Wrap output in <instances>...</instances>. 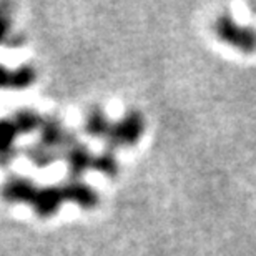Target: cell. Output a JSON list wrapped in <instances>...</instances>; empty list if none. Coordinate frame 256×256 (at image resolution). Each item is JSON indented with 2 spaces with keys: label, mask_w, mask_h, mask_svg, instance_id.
Wrapping results in <instances>:
<instances>
[{
  "label": "cell",
  "mask_w": 256,
  "mask_h": 256,
  "mask_svg": "<svg viewBox=\"0 0 256 256\" xmlns=\"http://www.w3.org/2000/svg\"><path fill=\"white\" fill-rule=\"evenodd\" d=\"M143 130H145L143 116L138 112H128L120 122L112 124L105 140L110 146H132L140 140Z\"/></svg>",
  "instance_id": "cell-1"
},
{
  "label": "cell",
  "mask_w": 256,
  "mask_h": 256,
  "mask_svg": "<svg viewBox=\"0 0 256 256\" xmlns=\"http://www.w3.org/2000/svg\"><path fill=\"white\" fill-rule=\"evenodd\" d=\"M216 32L224 42L233 45L243 52H254L256 50V34L252 28L242 27L230 17H222L216 24Z\"/></svg>",
  "instance_id": "cell-2"
},
{
  "label": "cell",
  "mask_w": 256,
  "mask_h": 256,
  "mask_svg": "<svg viewBox=\"0 0 256 256\" xmlns=\"http://www.w3.org/2000/svg\"><path fill=\"white\" fill-rule=\"evenodd\" d=\"M38 132H40V143L47 145L48 148H54V150L65 152L66 148L76 142L75 133L64 128V125L57 118H52V116L42 120V125H40Z\"/></svg>",
  "instance_id": "cell-3"
},
{
  "label": "cell",
  "mask_w": 256,
  "mask_h": 256,
  "mask_svg": "<svg viewBox=\"0 0 256 256\" xmlns=\"http://www.w3.org/2000/svg\"><path fill=\"white\" fill-rule=\"evenodd\" d=\"M38 186L24 176H12L2 185V198L8 203L32 204L37 196Z\"/></svg>",
  "instance_id": "cell-4"
},
{
  "label": "cell",
  "mask_w": 256,
  "mask_h": 256,
  "mask_svg": "<svg viewBox=\"0 0 256 256\" xmlns=\"http://www.w3.org/2000/svg\"><path fill=\"white\" fill-rule=\"evenodd\" d=\"M64 202H65V194L62 185H50V186L38 188L32 206L40 218H48L54 216L58 212V208L62 206Z\"/></svg>",
  "instance_id": "cell-5"
},
{
  "label": "cell",
  "mask_w": 256,
  "mask_h": 256,
  "mask_svg": "<svg viewBox=\"0 0 256 256\" xmlns=\"http://www.w3.org/2000/svg\"><path fill=\"white\" fill-rule=\"evenodd\" d=\"M64 158L66 162V166H68L72 180H78L88 168H92L95 156L92 155L90 150L85 145L75 142L74 145H70L64 152Z\"/></svg>",
  "instance_id": "cell-6"
},
{
  "label": "cell",
  "mask_w": 256,
  "mask_h": 256,
  "mask_svg": "<svg viewBox=\"0 0 256 256\" xmlns=\"http://www.w3.org/2000/svg\"><path fill=\"white\" fill-rule=\"evenodd\" d=\"M65 202L78 204L80 208H95L98 204V194L86 183L80 180H70L62 183Z\"/></svg>",
  "instance_id": "cell-7"
},
{
  "label": "cell",
  "mask_w": 256,
  "mask_h": 256,
  "mask_svg": "<svg viewBox=\"0 0 256 256\" xmlns=\"http://www.w3.org/2000/svg\"><path fill=\"white\" fill-rule=\"evenodd\" d=\"M35 76L37 72L30 65H22L17 70H8L0 65V88H25L34 84Z\"/></svg>",
  "instance_id": "cell-8"
},
{
  "label": "cell",
  "mask_w": 256,
  "mask_h": 256,
  "mask_svg": "<svg viewBox=\"0 0 256 256\" xmlns=\"http://www.w3.org/2000/svg\"><path fill=\"white\" fill-rule=\"evenodd\" d=\"M20 135L12 118H0V165L5 166L15 156V140Z\"/></svg>",
  "instance_id": "cell-9"
},
{
  "label": "cell",
  "mask_w": 256,
  "mask_h": 256,
  "mask_svg": "<svg viewBox=\"0 0 256 256\" xmlns=\"http://www.w3.org/2000/svg\"><path fill=\"white\" fill-rule=\"evenodd\" d=\"M25 155H27V158L34 163L35 166L47 168V166L52 165L55 160H57L58 153H57V150L48 148L47 145H44V143L38 142V143L30 145L27 150H25Z\"/></svg>",
  "instance_id": "cell-10"
},
{
  "label": "cell",
  "mask_w": 256,
  "mask_h": 256,
  "mask_svg": "<svg viewBox=\"0 0 256 256\" xmlns=\"http://www.w3.org/2000/svg\"><path fill=\"white\" fill-rule=\"evenodd\" d=\"M110 120L106 118V115L104 114V110L100 108H92L86 115V122H85V128L86 132L90 133L92 136H102L106 138L110 132Z\"/></svg>",
  "instance_id": "cell-11"
},
{
  "label": "cell",
  "mask_w": 256,
  "mask_h": 256,
  "mask_svg": "<svg viewBox=\"0 0 256 256\" xmlns=\"http://www.w3.org/2000/svg\"><path fill=\"white\" fill-rule=\"evenodd\" d=\"M42 120L44 118L37 114V112L28 110V108L18 110L12 118L20 135H28V133L38 130L40 125H42Z\"/></svg>",
  "instance_id": "cell-12"
},
{
  "label": "cell",
  "mask_w": 256,
  "mask_h": 256,
  "mask_svg": "<svg viewBox=\"0 0 256 256\" xmlns=\"http://www.w3.org/2000/svg\"><path fill=\"white\" fill-rule=\"evenodd\" d=\"M92 168H95L96 172H100L102 175H105V176H110V178L116 176V173H118V163L115 160L114 152L108 150V152L100 153L98 156H95Z\"/></svg>",
  "instance_id": "cell-13"
},
{
  "label": "cell",
  "mask_w": 256,
  "mask_h": 256,
  "mask_svg": "<svg viewBox=\"0 0 256 256\" xmlns=\"http://www.w3.org/2000/svg\"><path fill=\"white\" fill-rule=\"evenodd\" d=\"M8 27H10L8 12L5 10L4 5H0V42H5L8 38Z\"/></svg>",
  "instance_id": "cell-14"
}]
</instances>
